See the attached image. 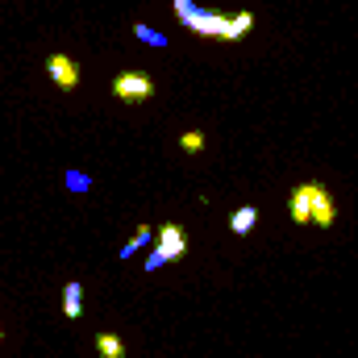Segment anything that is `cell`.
<instances>
[{"label": "cell", "mask_w": 358, "mask_h": 358, "mask_svg": "<svg viewBox=\"0 0 358 358\" xmlns=\"http://www.w3.org/2000/svg\"><path fill=\"white\" fill-rule=\"evenodd\" d=\"M179 21H183L192 34H200V38H225V34H229V17L217 13V8H200V4H192L187 13H179Z\"/></svg>", "instance_id": "2"}, {"label": "cell", "mask_w": 358, "mask_h": 358, "mask_svg": "<svg viewBox=\"0 0 358 358\" xmlns=\"http://www.w3.org/2000/svg\"><path fill=\"white\" fill-rule=\"evenodd\" d=\"M255 29V13H234L229 17V34H225V42H238V38H246Z\"/></svg>", "instance_id": "11"}, {"label": "cell", "mask_w": 358, "mask_h": 358, "mask_svg": "<svg viewBox=\"0 0 358 358\" xmlns=\"http://www.w3.org/2000/svg\"><path fill=\"white\" fill-rule=\"evenodd\" d=\"M183 255H187V229L179 221H167V225L155 229V250L146 255V271L167 267V263H176Z\"/></svg>", "instance_id": "1"}, {"label": "cell", "mask_w": 358, "mask_h": 358, "mask_svg": "<svg viewBox=\"0 0 358 358\" xmlns=\"http://www.w3.org/2000/svg\"><path fill=\"white\" fill-rule=\"evenodd\" d=\"M150 242H155V229H150V225H138V229H134V238L121 246V259H134V255H138V250H146Z\"/></svg>", "instance_id": "9"}, {"label": "cell", "mask_w": 358, "mask_h": 358, "mask_svg": "<svg viewBox=\"0 0 358 358\" xmlns=\"http://www.w3.org/2000/svg\"><path fill=\"white\" fill-rule=\"evenodd\" d=\"M255 225H259V208H255V204H246V208H238V213L229 217V229H234V234H242V238H246Z\"/></svg>", "instance_id": "8"}, {"label": "cell", "mask_w": 358, "mask_h": 358, "mask_svg": "<svg viewBox=\"0 0 358 358\" xmlns=\"http://www.w3.org/2000/svg\"><path fill=\"white\" fill-rule=\"evenodd\" d=\"M46 76L55 80V88H63V92L80 88V67H76L71 55H50V59H46Z\"/></svg>", "instance_id": "4"}, {"label": "cell", "mask_w": 358, "mask_h": 358, "mask_svg": "<svg viewBox=\"0 0 358 358\" xmlns=\"http://www.w3.org/2000/svg\"><path fill=\"white\" fill-rule=\"evenodd\" d=\"M67 187H71V192H88L92 179L84 176V171H67Z\"/></svg>", "instance_id": "14"}, {"label": "cell", "mask_w": 358, "mask_h": 358, "mask_svg": "<svg viewBox=\"0 0 358 358\" xmlns=\"http://www.w3.org/2000/svg\"><path fill=\"white\" fill-rule=\"evenodd\" d=\"M334 221H338L334 196L325 192V183H313V225H317V229H329Z\"/></svg>", "instance_id": "6"}, {"label": "cell", "mask_w": 358, "mask_h": 358, "mask_svg": "<svg viewBox=\"0 0 358 358\" xmlns=\"http://www.w3.org/2000/svg\"><path fill=\"white\" fill-rule=\"evenodd\" d=\"M179 146H183L187 155H200V150H204V134H200V129H187V134H179Z\"/></svg>", "instance_id": "12"}, {"label": "cell", "mask_w": 358, "mask_h": 358, "mask_svg": "<svg viewBox=\"0 0 358 358\" xmlns=\"http://www.w3.org/2000/svg\"><path fill=\"white\" fill-rule=\"evenodd\" d=\"M287 213H292L296 225H313V183H296V187H292Z\"/></svg>", "instance_id": "5"}, {"label": "cell", "mask_w": 358, "mask_h": 358, "mask_svg": "<svg viewBox=\"0 0 358 358\" xmlns=\"http://www.w3.org/2000/svg\"><path fill=\"white\" fill-rule=\"evenodd\" d=\"M63 313H67V321H80L84 317V287L76 279L63 287Z\"/></svg>", "instance_id": "7"}, {"label": "cell", "mask_w": 358, "mask_h": 358, "mask_svg": "<svg viewBox=\"0 0 358 358\" xmlns=\"http://www.w3.org/2000/svg\"><path fill=\"white\" fill-rule=\"evenodd\" d=\"M134 38L138 42H150V46H167V38L159 29H150V25H134Z\"/></svg>", "instance_id": "13"}, {"label": "cell", "mask_w": 358, "mask_h": 358, "mask_svg": "<svg viewBox=\"0 0 358 358\" xmlns=\"http://www.w3.org/2000/svg\"><path fill=\"white\" fill-rule=\"evenodd\" d=\"M96 355L100 358H125V342L117 334H96Z\"/></svg>", "instance_id": "10"}, {"label": "cell", "mask_w": 358, "mask_h": 358, "mask_svg": "<svg viewBox=\"0 0 358 358\" xmlns=\"http://www.w3.org/2000/svg\"><path fill=\"white\" fill-rule=\"evenodd\" d=\"M192 4H196V0H171V8H176V17H179V13H187Z\"/></svg>", "instance_id": "15"}, {"label": "cell", "mask_w": 358, "mask_h": 358, "mask_svg": "<svg viewBox=\"0 0 358 358\" xmlns=\"http://www.w3.org/2000/svg\"><path fill=\"white\" fill-rule=\"evenodd\" d=\"M113 96H117L121 104H146V100L155 96V80H150L146 71H121V76L113 80Z\"/></svg>", "instance_id": "3"}]
</instances>
